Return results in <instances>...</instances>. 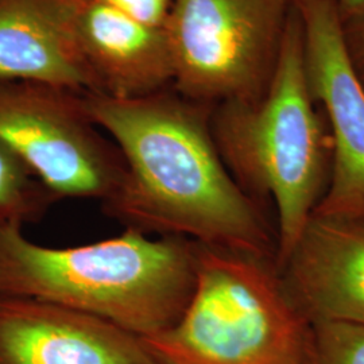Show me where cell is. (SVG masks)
<instances>
[{"label": "cell", "instance_id": "9", "mask_svg": "<svg viewBox=\"0 0 364 364\" xmlns=\"http://www.w3.org/2000/svg\"><path fill=\"white\" fill-rule=\"evenodd\" d=\"M277 266L312 324L364 326V220L312 215Z\"/></svg>", "mask_w": 364, "mask_h": 364}, {"label": "cell", "instance_id": "6", "mask_svg": "<svg viewBox=\"0 0 364 364\" xmlns=\"http://www.w3.org/2000/svg\"><path fill=\"white\" fill-rule=\"evenodd\" d=\"M0 144L58 200L105 203L127 174L117 144L88 115L84 92L0 78Z\"/></svg>", "mask_w": 364, "mask_h": 364}, {"label": "cell", "instance_id": "3", "mask_svg": "<svg viewBox=\"0 0 364 364\" xmlns=\"http://www.w3.org/2000/svg\"><path fill=\"white\" fill-rule=\"evenodd\" d=\"M290 11L273 77L252 102L216 105L213 141L236 183L260 208L277 212V255L284 259L320 204L331 177L323 124L309 91L304 31Z\"/></svg>", "mask_w": 364, "mask_h": 364}, {"label": "cell", "instance_id": "8", "mask_svg": "<svg viewBox=\"0 0 364 364\" xmlns=\"http://www.w3.org/2000/svg\"><path fill=\"white\" fill-rule=\"evenodd\" d=\"M0 364H154L141 338L87 313L0 296Z\"/></svg>", "mask_w": 364, "mask_h": 364}, {"label": "cell", "instance_id": "15", "mask_svg": "<svg viewBox=\"0 0 364 364\" xmlns=\"http://www.w3.org/2000/svg\"><path fill=\"white\" fill-rule=\"evenodd\" d=\"M344 36L353 65L360 78L364 80V15L350 21V26L347 33L344 31Z\"/></svg>", "mask_w": 364, "mask_h": 364}, {"label": "cell", "instance_id": "10", "mask_svg": "<svg viewBox=\"0 0 364 364\" xmlns=\"http://www.w3.org/2000/svg\"><path fill=\"white\" fill-rule=\"evenodd\" d=\"M80 53L99 93L135 99L173 87L165 28L147 26L92 0H66Z\"/></svg>", "mask_w": 364, "mask_h": 364}, {"label": "cell", "instance_id": "1", "mask_svg": "<svg viewBox=\"0 0 364 364\" xmlns=\"http://www.w3.org/2000/svg\"><path fill=\"white\" fill-rule=\"evenodd\" d=\"M84 103L127 166L117 193L102 203L107 216L141 234L275 259V228L224 165L209 105L170 88L135 99L84 92Z\"/></svg>", "mask_w": 364, "mask_h": 364}, {"label": "cell", "instance_id": "12", "mask_svg": "<svg viewBox=\"0 0 364 364\" xmlns=\"http://www.w3.org/2000/svg\"><path fill=\"white\" fill-rule=\"evenodd\" d=\"M57 201L26 164L0 144V227L36 223Z\"/></svg>", "mask_w": 364, "mask_h": 364}, {"label": "cell", "instance_id": "16", "mask_svg": "<svg viewBox=\"0 0 364 364\" xmlns=\"http://www.w3.org/2000/svg\"><path fill=\"white\" fill-rule=\"evenodd\" d=\"M335 3L341 21H351L364 15V0H335Z\"/></svg>", "mask_w": 364, "mask_h": 364}, {"label": "cell", "instance_id": "7", "mask_svg": "<svg viewBox=\"0 0 364 364\" xmlns=\"http://www.w3.org/2000/svg\"><path fill=\"white\" fill-rule=\"evenodd\" d=\"M309 91L332 126L326 195L313 215L364 220V85L335 0H296Z\"/></svg>", "mask_w": 364, "mask_h": 364}, {"label": "cell", "instance_id": "11", "mask_svg": "<svg viewBox=\"0 0 364 364\" xmlns=\"http://www.w3.org/2000/svg\"><path fill=\"white\" fill-rule=\"evenodd\" d=\"M0 78L99 92L66 0H0Z\"/></svg>", "mask_w": 364, "mask_h": 364}, {"label": "cell", "instance_id": "4", "mask_svg": "<svg viewBox=\"0 0 364 364\" xmlns=\"http://www.w3.org/2000/svg\"><path fill=\"white\" fill-rule=\"evenodd\" d=\"M141 340L154 364H317L314 326L275 259L200 243L185 312Z\"/></svg>", "mask_w": 364, "mask_h": 364}, {"label": "cell", "instance_id": "2", "mask_svg": "<svg viewBox=\"0 0 364 364\" xmlns=\"http://www.w3.org/2000/svg\"><path fill=\"white\" fill-rule=\"evenodd\" d=\"M197 243L126 230L76 247L0 227V296L41 299L103 318L138 338L174 326L195 293Z\"/></svg>", "mask_w": 364, "mask_h": 364}, {"label": "cell", "instance_id": "13", "mask_svg": "<svg viewBox=\"0 0 364 364\" xmlns=\"http://www.w3.org/2000/svg\"><path fill=\"white\" fill-rule=\"evenodd\" d=\"M317 364H364V326L353 323L313 324Z\"/></svg>", "mask_w": 364, "mask_h": 364}, {"label": "cell", "instance_id": "5", "mask_svg": "<svg viewBox=\"0 0 364 364\" xmlns=\"http://www.w3.org/2000/svg\"><path fill=\"white\" fill-rule=\"evenodd\" d=\"M290 0H173V90L200 105L252 102L273 77Z\"/></svg>", "mask_w": 364, "mask_h": 364}, {"label": "cell", "instance_id": "14", "mask_svg": "<svg viewBox=\"0 0 364 364\" xmlns=\"http://www.w3.org/2000/svg\"><path fill=\"white\" fill-rule=\"evenodd\" d=\"M147 26L165 28L173 0H92Z\"/></svg>", "mask_w": 364, "mask_h": 364}]
</instances>
